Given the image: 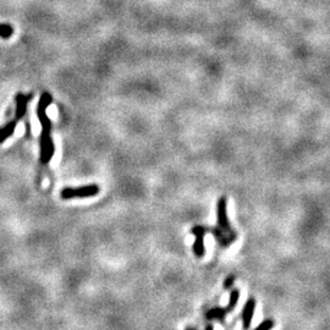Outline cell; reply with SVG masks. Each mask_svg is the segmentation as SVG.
<instances>
[{
  "label": "cell",
  "instance_id": "1",
  "mask_svg": "<svg viewBox=\"0 0 330 330\" xmlns=\"http://www.w3.org/2000/svg\"><path fill=\"white\" fill-rule=\"evenodd\" d=\"M53 98L51 93L44 92L41 96L40 102L37 107V115L42 125V135H41V162L43 165H48L51 159L54 155V143L52 140V123L51 119L47 115V108L52 104Z\"/></svg>",
  "mask_w": 330,
  "mask_h": 330
},
{
  "label": "cell",
  "instance_id": "2",
  "mask_svg": "<svg viewBox=\"0 0 330 330\" xmlns=\"http://www.w3.org/2000/svg\"><path fill=\"white\" fill-rule=\"evenodd\" d=\"M218 231L220 232V235H218V237L220 238V242L223 245H226V242L229 243L230 241H234V234H232V230L230 229L229 221H227V213H226V198L225 197H221L218 202Z\"/></svg>",
  "mask_w": 330,
  "mask_h": 330
},
{
  "label": "cell",
  "instance_id": "3",
  "mask_svg": "<svg viewBox=\"0 0 330 330\" xmlns=\"http://www.w3.org/2000/svg\"><path fill=\"white\" fill-rule=\"evenodd\" d=\"M99 193V187L97 185H88L82 186V187L76 188H64L60 193V197L63 199H71V198H86V197H92Z\"/></svg>",
  "mask_w": 330,
  "mask_h": 330
},
{
  "label": "cell",
  "instance_id": "4",
  "mask_svg": "<svg viewBox=\"0 0 330 330\" xmlns=\"http://www.w3.org/2000/svg\"><path fill=\"white\" fill-rule=\"evenodd\" d=\"M192 234L196 235V242L193 243V252L197 257H203L206 251H204V242L203 236L206 234V229L202 226H195L192 229Z\"/></svg>",
  "mask_w": 330,
  "mask_h": 330
},
{
  "label": "cell",
  "instance_id": "5",
  "mask_svg": "<svg viewBox=\"0 0 330 330\" xmlns=\"http://www.w3.org/2000/svg\"><path fill=\"white\" fill-rule=\"evenodd\" d=\"M254 309H256V301H254L253 298L248 299L242 312V321H243V328L245 329H248L249 326H251L252 318H253L254 314Z\"/></svg>",
  "mask_w": 330,
  "mask_h": 330
},
{
  "label": "cell",
  "instance_id": "6",
  "mask_svg": "<svg viewBox=\"0 0 330 330\" xmlns=\"http://www.w3.org/2000/svg\"><path fill=\"white\" fill-rule=\"evenodd\" d=\"M14 29L8 24H0V38L3 40H9L13 36Z\"/></svg>",
  "mask_w": 330,
  "mask_h": 330
},
{
  "label": "cell",
  "instance_id": "7",
  "mask_svg": "<svg viewBox=\"0 0 330 330\" xmlns=\"http://www.w3.org/2000/svg\"><path fill=\"white\" fill-rule=\"evenodd\" d=\"M225 313H226V310H223L221 308H214V309L209 310V312L207 313V317H208V319L223 320Z\"/></svg>",
  "mask_w": 330,
  "mask_h": 330
},
{
  "label": "cell",
  "instance_id": "8",
  "mask_svg": "<svg viewBox=\"0 0 330 330\" xmlns=\"http://www.w3.org/2000/svg\"><path fill=\"white\" fill-rule=\"evenodd\" d=\"M238 296H240V292H238L237 290H232L231 295H230L229 304H227V307H226V312H230V310H232L235 308V306H236V303L238 301Z\"/></svg>",
  "mask_w": 330,
  "mask_h": 330
},
{
  "label": "cell",
  "instance_id": "9",
  "mask_svg": "<svg viewBox=\"0 0 330 330\" xmlns=\"http://www.w3.org/2000/svg\"><path fill=\"white\" fill-rule=\"evenodd\" d=\"M274 326V321L268 319V320H264L262 324H259V325L257 326L256 330H271Z\"/></svg>",
  "mask_w": 330,
  "mask_h": 330
},
{
  "label": "cell",
  "instance_id": "10",
  "mask_svg": "<svg viewBox=\"0 0 330 330\" xmlns=\"http://www.w3.org/2000/svg\"><path fill=\"white\" fill-rule=\"evenodd\" d=\"M234 281H235V278H234V276H229V278L226 279L225 284H224V285H225V287H226V289H229V287L231 286L232 284H234Z\"/></svg>",
  "mask_w": 330,
  "mask_h": 330
},
{
  "label": "cell",
  "instance_id": "11",
  "mask_svg": "<svg viewBox=\"0 0 330 330\" xmlns=\"http://www.w3.org/2000/svg\"><path fill=\"white\" fill-rule=\"evenodd\" d=\"M206 330H214V329H213V326H212V325H208L207 328H206Z\"/></svg>",
  "mask_w": 330,
  "mask_h": 330
}]
</instances>
